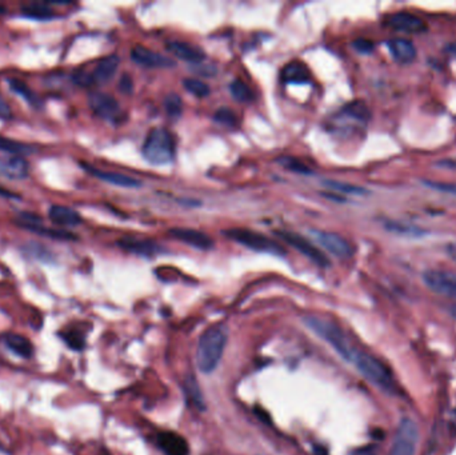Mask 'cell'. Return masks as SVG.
Wrapping results in <instances>:
<instances>
[{"instance_id": "45", "label": "cell", "mask_w": 456, "mask_h": 455, "mask_svg": "<svg viewBox=\"0 0 456 455\" xmlns=\"http://www.w3.org/2000/svg\"><path fill=\"white\" fill-rule=\"evenodd\" d=\"M450 426H451V431H453L456 435V411L453 414V418H451V423H450Z\"/></svg>"}, {"instance_id": "42", "label": "cell", "mask_w": 456, "mask_h": 455, "mask_svg": "<svg viewBox=\"0 0 456 455\" xmlns=\"http://www.w3.org/2000/svg\"><path fill=\"white\" fill-rule=\"evenodd\" d=\"M0 197H1V198H15V199H18V198H19V195L14 194L12 191L7 190V188H5V187H3V186H0Z\"/></svg>"}, {"instance_id": "3", "label": "cell", "mask_w": 456, "mask_h": 455, "mask_svg": "<svg viewBox=\"0 0 456 455\" xmlns=\"http://www.w3.org/2000/svg\"><path fill=\"white\" fill-rule=\"evenodd\" d=\"M303 322L312 332H315L319 338L327 342L329 346L342 356V359L349 362L350 356L354 352L355 346H353V343L350 342L346 332L336 323L316 315L305 317Z\"/></svg>"}, {"instance_id": "43", "label": "cell", "mask_w": 456, "mask_h": 455, "mask_svg": "<svg viewBox=\"0 0 456 455\" xmlns=\"http://www.w3.org/2000/svg\"><path fill=\"white\" fill-rule=\"evenodd\" d=\"M314 454L315 455H329L327 450L323 446H315L314 447Z\"/></svg>"}, {"instance_id": "20", "label": "cell", "mask_w": 456, "mask_h": 455, "mask_svg": "<svg viewBox=\"0 0 456 455\" xmlns=\"http://www.w3.org/2000/svg\"><path fill=\"white\" fill-rule=\"evenodd\" d=\"M118 246L128 253L136 254V255H144V256H152L159 253V246L147 239H138V238H123L118 241Z\"/></svg>"}, {"instance_id": "46", "label": "cell", "mask_w": 456, "mask_h": 455, "mask_svg": "<svg viewBox=\"0 0 456 455\" xmlns=\"http://www.w3.org/2000/svg\"><path fill=\"white\" fill-rule=\"evenodd\" d=\"M451 315H453V317H454V318L456 319V304L455 306H453V307H451Z\"/></svg>"}, {"instance_id": "23", "label": "cell", "mask_w": 456, "mask_h": 455, "mask_svg": "<svg viewBox=\"0 0 456 455\" xmlns=\"http://www.w3.org/2000/svg\"><path fill=\"white\" fill-rule=\"evenodd\" d=\"M281 79L286 83H307L311 79V74L308 67L301 63V62H291L288 63L283 71H281Z\"/></svg>"}, {"instance_id": "41", "label": "cell", "mask_w": 456, "mask_h": 455, "mask_svg": "<svg viewBox=\"0 0 456 455\" xmlns=\"http://www.w3.org/2000/svg\"><path fill=\"white\" fill-rule=\"evenodd\" d=\"M121 90H123L125 93H131L132 90V82L128 76H125L122 80H121Z\"/></svg>"}, {"instance_id": "25", "label": "cell", "mask_w": 456, "mask_h": 455, "mask_svg": "<svg viewBox=\"0 0 456 455\" xmlns=\"http://www.w3.org/2000/svg\"><path fill=\"white\" fill-rule=\"evenodd\" d=\"M4 342L7 345V347L14 352L15 354L23 358H29L31 355L34 354V347L32 343L19 334H7L4 336Z\"/></svg>"}, {"instance_id": "17", "label": "cell", "mask_w": 456, "mask_h": 455, "mask_svg": "<svg viewBox=\"0 0 456 455\" xmlns=\"http://www.w3.org/2000/svg\"><path fill=\"white\" fill-rule=\"evenodd\" d=\"M118 67H119V58L116 55H110V56L101 59V62L97 64V67L94 69L92 74L90 75L91 83L104 84V83L110 82L112 79V76L115 75Z\"/></svg>"}, {"instance_id": "21", "label": "cell", "mask_w": 456, "mask_h": 455, "mask_svg": "<svg viewBox=\"0 0 456 455\" xmlns=\"http://www.w3.org/2000/svg\"><path fill=\"white\" fill-rule=\"evenodd\" d=\"M167 50L174 53L179 59L192 63H199L205 58V53L202 49L184 42H170L167 43Z\"/></svg>"}, {"instance_id": "13", "label": "cell", "mask_w": 456, "mask_h": 455, "mask_svg": "<svg viewBox=\"0 0 456 455\" xmlns=\"http://www.w3.org/2000/svg\"><path fill=\"white\" fill-rule=\"evenodd\" d=\"M170 235L177 241L190 245L198 250H210L214 246V241L202 231L194 228H175L170 230Z\"/></svg>"}, {"instance_id": "15", "label": "cell", "mask_w": 456, "mask_h": 455, "mask_svg": "<svg viewBox=\"0 0 456 455\" xmlns=\"http://www.w3.org/2000/svg\"><path fill=\"white\" fill-rule=\"evenodd\" d=\"M83 169H86L91 175L101 179V180L108 183V184H112V186L125 187V188H136V187L142 186V183L138 179L128 177L126 174L111 173V171H101V170L94 169V167H91L88 164H83Z\"/></svg>"}, {"instance_id": "28", "label": "cell", "mask_w": 456, "mask_h": 455, "mask_svg": "<svg viewBox=\"0 0 456 455\" xmlns=\"http://www.w3.org/2000/svg\"><path fill=\"white\" fill-rule=\"evenodd\" d=\"M22 14L25 18L35 19V21H49L55 18L53 10L49 8L45 4H29L22 8Z\"/></svg>"}, {"instance_id": "22", "label": "cell", "mask_w": 456, "mask_h": 455, "mask_svg": "<svg viewBox=\"0 0 456 455\" xmlns=\"http://www.w3.org/2000/svg\"><path fill=\"white\" fill-rule=\"evenodd\" d=\"M19 228H25L28 231H32L35 234L47 236L51 239H58V241H76L77 236L75 234L60 230V228H45L42 223H18Z\"/></svg>"}, {"instance_id": "39", "label": "cell", "mask_w": 456, "mask_h": 455, "mask_svg": "<svg viewBox=\"0 0 456 455\" xmlns=\"http://www.w3.org/2000/svg\"><path fill=\"white\" fill-rule=\"evenodd\" d=\"M11 118H12V111H11L8 103L4 101V99L1 98V95H0V119H3V121H8V119H11Z\"/></svg>"}, {"instance_id": "12", "label": "cell", "mask_w": 456, "mask_h": 455, "mask_svg": "<svg viewBox=\"0 0 456 455\" xmlns=\"http://www.w3.org/2000/svg\"><path fill=\"white\" fill-rule=\"evenodd\" d=\"M131 58L139 66L149 69H164L174 66V60L171 58L149 50L143 46H135L131 51Z\"/></svg>"}, {"instance_id": "37", "label": "cell", "mask_w": 456, "mask_h": 455, "mask_svg": "<svg viewBox=\"0 0 456 455\" xmlns=\"http://www.w3.org/2000/svg\"><path fill=\"white\" fill-rule=\"evenodd\" d=\"M354 49L360 53H370L374 51V43L367 39H356L354 42Z\"/></svg>"}, {"instance_id": "35", "label": "cell", "mask_w": 456, "mask_h": 455, "mask_svg": "<svg viewBox=\"0 0 456 455\" xmlns=\"http://www.w3.org/2000/svg\"><path fill=\"white\" fill-rule=\"evenodd\" d=\"M62 338L64 339V342L74 350H81L84 347V338L80 332L77 331H66L62 334Z\"/></svg>"}, {"instance_id": "1", "label": "cell", "mask_w": 456, "mask_h": 455, "mask_svg": "<svg viewBox=\"0 0 456 455\" xmlns=\"http://www.w3.org/2000/svg\"><path fill=\"white\" fill-rule=\"evenodd\" d=\"M227 345V331L222 326L205 330L197 349V365L204 374L215 371L222 360Z\"/></svg>"}, {"instance_id": "10", "label": "cell", "mask_w": 456, "mask_h": 455, "mask_svg": "<svg viewBox=\"0 0 456 455\" xmlns=\"http://www.w3.org/2000/svg\"><path fill=\"white\" fill-rule=\"evenodd\" d=\"M90 107L91 110L105 121H118L122 115V108L118 101L104 93H94L90 95Z\"/></svg>"}, {"instance_id": "4", "label": "cell", "mask_w": 456, "mask_h": 455, "mask_svg": "<svg viewBox=\"0 0 456 455\" xmlns=\"http://www.w3.org/2000/svg\"><path fill=\"white\" fill-rule=\"evenodd\" d=\"M143 155L152 164H168L175 158V139L166 128H152L143 145Z\"/></svg>"}, {"instance_id": "19", "label": "cell", "mask_w": 456, "mask_h": 455, "mask_svg": "<svg viewBox=\"0 0 456 455\" xmlns=\"http://www.w3.org/2000/svg\"><path fill=\"white\" fill-rule=\"evenodd\" d=\"M28 163L22 156L0 159V174L10 179H25L28 177Z\"/></svg>"}, {"instance_id": "27", "label": "cell", "mask_w": 456, "mask_h": 455, "mask_svg": "<svg viewBox=\"0 0 456 455\" xmlns=\"http://www.w3.org/2000/svg\"><path fill=\"white\" fill-rule=\"evenodd\" d=\"M323 184L329 187V190L335 191L336 194H343V195H366L368 191L360 186L346 183V182H339V180H325Z\"/></svg>"}, {"instance_id": "6", "label": "cell", "mask_w": 456, "mask_h": 455, "mask_svg": "<svg viewBox=\"0 0 456 455\" xmlns=\"http://www.w3.org/2000/svg\"><path fill=\"white\" fill-rule=\"evenodd\" d=\"M419 441L418 425L412 419H403L396 430L388 455H415Z\"/></svg>"}, {"instance_id": "11", "label": "cell", "mask_w": 456, "mask_h": 455, "mask_svg": "<svg viewBox=\"0 0 456 455\" xmlns=\"http://www.w3.org/2000/svg\"><path fill=\"white\" fill-rule=\"evenodd\" d=\"M385 25L395 31L405 34H415V35L425 34L429 29V25L423 19L409 12H396L391 15L387 19Z\"/></svg>"}, {"instance_id": "2", "label": "cell", "mask_w": 456, "mask_h": 455, "mask_svg": "<svg viewBox=\"0 0 456 455\" xmlns=\"http://www.w3.org/2000/svg\"><path fill=\"white\" fill-rule=\"evenodd\" d=\"M349 363L354 365L356 370L381 391L388 394H395V380L390 370L372 355L367 354L359 349H355Z\"/></svg>"}, {"instance_id": "47", "label": "cell", "mask_w": 456, "mask_h": 455, "mask_svg": "<svg viewBox=\"0 0 456 455\" xmlns=\"http://www.w3.org/2000/svg\"><path fill=\"white\" fill-rule=\"evenodd\" d=\"M4 12H5V8H4V7H1V5H0V14H4Z\"/></svg>"}, {"instance_id": "18", "label": "cell", "mask_w": 456, "mask_h": 455, "mask_svg": "<svg viewBox=\"0 0 456 455\" xmlns=\"http://www.w3.org/2000/svg\"><path fill=\"white\" fill-rule=\"evenodd\" d=\"M49 217L51 222L58 226L66 228V226H77L81 223V217L75 210L67 206H60V204L51 206L49 208Z\"/></svg>"}, {"instance_id": "32", "label": "cell", "mask_w": 456, "mask_h": 455, "mask_svg": "<svg viewBox=\"0 0 456 455\" xmlns=\"http://www.w3.org/2000/svg\"><path fill=\"white\" fill-rule=\"evenodd\" d=\"M229 90L232 97L239 101H253V93L249 88V86L246 83H243L242 80L236 79L229 84Z\"/></svg>"}, {"instance_id": "14", "label": "cell", "mask_w": 456, "mask_h": 455, "mask_svg": "<svg viewBox=\"0 0 456 455\" xmlns=\"http://www.w3.org/2000/svg\"><path fill=\"white\" fill-rule=\"evenodd\" d=\"M157 445L166 455H188L190 447L187 441L177 432H160Z\"/></svg>"}, {"instance_id": "38", "label": "cell", "mask_w": 456, "mask_h": 455, "mask_svg": "<svg viewBox=\"0 0 456 455\" xmlns=\"http://www.w3.org/2000/svg\"><path fill=\"white\" fill-rule=\"evenodd\" d=\"M427 186H430L431 188H435V190H439L442 193H446V194H451V195H455L456 197V186L455 184H446V183H436V182H427L426 183Z\"/></svg>"}, {"instance_id": "16", "label": "cell", "mask_w": 456, "mask_h": 455, "mask_svg": "<svg viewBox=\"0 0 456 455\" xmlns=\"http://www.w3.org/2000/svg\"><path fill=\"white\" fill-rule=\"evenodd\" d=\"M387 46H388V50L391 52L392 58L401 64H409L416 59V55H418L416 47L407 39H402V38L391 39L387 42Z\"/></svg>"}, {"instance_id": "31", "label": "cell", "mask_w": 456, "mask_h": 455, "mask_svg": "<svg viewBox=\"0 0 456 455\" xmlns=\"http://www.w3.org/2000/svg\"><path fill=\"white\" fill-rule=\"evenodd\" d=\"M183 86H184V88H186L190 94H192V95H195V97H198V98H205V97H208L210 93H211L210 87H208L205 83H203L202 80L194 79V77H187V79H184V80H183Z\"/></svg>"}, {"instance_id": "44", "label": "cell", "mask_w": 456, "mask_h": 455, "mask_svg": "<svg viewBox=\"0 0 456 455\" xmlns=\"http://www.w3.org/2000/svg\"><path fill=\"white\" fill-rule=\"evenodd\" d=\"M446 51H447L450 55H453V56H455L456 58V42H454V43H450V45L446 47Z\"/></svg>"}, {"instance_id": "8", "label": "cell", "mask_w": 456, "mask_h": 455, "mask_svg": "<svg viewBox=\"0 0 456 455\" xmlns=\"http://www.w3.org/2000/svg\"><path fill=\"white\" fill-rule=\"evenodd\" d=\"M423 282L431 291L456 299V274L443 270H427L423 274Z\"/></svg>"}, {"instance_id": "24", "label": "cell", "mask_w": 456, "mask_h": 455, "mask_svg": "<svg viewBox=\"0 0 456 455\" xmlns=\"http://www.w3.org/2000/svg\"><path fill=\"white\" fill-rule=\"evenodd\" d=\"M184 394L187 397L188 404L195 407L199 411H204L205 410V402H204V397H203L202 390L199 383L195 380L194 376H187L184 380Z\"/></svg>"}, {"instance_id": "5", "label": "cell", "mask_w": 456, "mask_h": 455, "mask_svg": "<svg viewBox=\"0 0 456 455\" xmlns=\"http://www.w3.org/2000/svg\"><path fill=\"white\" fill-rule=\"evenodd\" d=\"M223 234L228 239L235 241L247 249H251L257 253H270L275 255H284L286 250L277 243L275 241L270 239L268 236L256 232L249 228H229L225 230Z\"/></svg>"}, {"instance_id": "26", "label": "cell", "mask_w": 456, "mask_h": 455, "mask_svg": "<svg viewBox=\"0 0 456 455\" xmlns=\"http://www.w3.org/2000/svg\"><path fill=\"white\" fill-rule=\"evenodd\" d=\"M0 151L7 152L12 156H23V155H29L36 151L32 146L16 142L14 139H8L4 136H0Z\"/></svg>"}, {"instance_id": "33", "label": "cell", "mask_w": 456, "mask_h": 455, "mask_svg": "<svg viewBox=\"0 0 456 455\" xmlns=\"http://www.w3.org/2000/svg\"><path fill=\"white\" fill-rule=\"evenodd\" d=\"M279 163L281 166H284L287 170L292 171V173H298V174H311L309 169L304 164L303 162H301L296 158H291V156H281L278 159Z\"/></svg>"}, {"instance_id": "9", "label": "cell", "mask_w": 456, "mask_h": 455, "mask_svg": "<svg viewBox=\"0 0 456 455\" xmlns=\"http://www.w3.org/2000/svg\"><path fill=\"white\" fill-rule=\"evenodd\" d=\"M311 234L314 239L327 251H329L339 258H350L354 254L353 246L340 235L329 231H319V230H311Z\"/></svg>"}, {"instance_id": "7", "label": "cell", "mask_w": 456, "mask_h": 455, "mask_svg": "<svg viewBox=\"0 0 456 455\" xmlns=\"http://www.w3.org/2000/svg\"><path fill=\"white\" fill-rule=\"evenodd\" d=\"M275 234L279 235L287 245L292 246L295 250L299 253L303 254L311 262L318 265L319 267H329V258L322 253L314 243H311L307 238L302 235L292 232V231H286V230H278Z\"/></svg>"}, {"instance_id": "40", "label": "cell", "mask_w": 456, "mask_h": 455, "mask_svg": "<svg viewBox=\"0 0 456 455\" xmlns=\"http://www.w3.org/2000/svg\"><path fill=\"white\" fill-rule=\"evenodd\" d=\"M375 449L374 446H366V447H360L357 450H355L353 455H374Z\"/></svg>"}, {"instance_id": "30", "label": "cell", "mask_w": 456, "mask_h": 455, "mask_svg": "<svg viewBox=\"0 0 456 455\" xmlns=\"http://www.w3.org/2000/svg\"><path fill=\"white\" fill-rule=\"evenodd\" d=\"M8 84H10V88H11L15 94L21 95V97H22L23 99H25V101H28L29 104H32V106H38V104H39V101H38L36 95L34 94V91L29 90V88L27 87V84L23 83L22 80H18V79H10V80H8Z\"/></svg>"}, {"instance_id": "29", "label": "cell", "mask_w": 456, "mask_h": 455, "mask_svg": "<svg viewBox=\"0 0 456 455\" xmlns=\"http://www.w3.org/2000/svg\"><path fill=\"white\" fill-rule=\"evenodd\" d=\"M385 228L391 232H395V234H399V235H403V236H412V238H416V236H423L425 234V230L419 228H414L411 225H407V223H401V222H385Z\"/></svg>"}, {"instance_id": "36", "label": "cell", "mask_w": 456, "mask_h": 455, "mask_svg": "<svg viewBox=\"0 0 456 455\" xmlns=\"http://www.w3.org/2000/svg\"><path fill=\"white\" fill-rule=\"evenodd\" d=\"M164 106H166V110L170 115L173 116H177L180 115L181 112V101L177 95H170L166 101H164Z\"/></svg>"}, {"instance_id": "34", "label": "cell", "mask_w": 456, "mask_h": 455, "mask_svg": "<svg viewBox=\"0 0 456 455\" xmlns=\"http://www.w3.org/2000/svg\"><path fill=\"white\" fill-rule=\"evenodd\" d=\"M214 119L216 122H219L220 125H225L227 127H233L238 125V115L229 110L227 107H222L219 108L215 115H214Z\"/></svg>"}]
</instances>
